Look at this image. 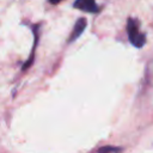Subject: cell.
<instances>
[{"instance_id":"6da1fadb","label":"cell","mask_w":153,"mask_h":153,"mask_svg":"<svg viewBox=\"0 0 153 153\" xmlns=\"http://www.w3.org/2000/svg\"><path fill=\"white\" fill-rule=\"evenodd\" d=\"M127 33L129 42L135 48H142L146 44V35L140 31V22L136 18H128L127 20Z\"/></svg>"},{"instance_id":"7a4b0ae2","label":"cell","mask_w":153,"mask_h":153,"mask_svg":"<svg viewBox=\"0 0 153 153\" xmlns=\"http://www.w3.org/2000/svg\"><path fill=\"white\" fill-rule=\"evenodd\" d=\"M73 7L76 10H80L82 12L87 13H98L99 7L96 2V0H75L73 2Z\"/></svg>"},{"instance_id":"3957f363","label":"cell","mask_w":153,"mask_h":153,"mask_svg":"<svg viewBox=\"0 0 153 153\" xmlns=\"http://www.w3.org/2000/svg\"><path fill=\"white\" fill-rule=\"evenodd\" d=\"M86 26H87V20H86V18H79V19L75 22L74 27H73V30H72V32H71L69 38H68L67 42H68V43H72V42H74L75 39H78V38L82 35V32L85 31Z\"/></svg>"},{"instance_id":"277c9868","label":"cell","mask_w":153,"mask_h":153,"mask_svg":"<svg viewBox=\"0 0 153 153\" xmlns=\"http://www.w3.org/2000/svg\"><path fill=\"white\" fill-rule=\"evenodd\" d=\"M39 24H35L32 25V32H33V37H35V42H33V45H32V50H31V54L27 59V61L23 65V71L27 69L31 65H32V61H33V55H35V50H36V47H37V43H38V37H39Z\"/></svg>"},{"instance_id":"5b68a950","label":"cell","mask_w":153,"mask_h":153,"mask_svg":"<svg viewBox=\"0 0 153 153\" xmlns=\"http://www.w3.org/2000/svg\"><path fill=\"white\" fill-rule=\"evenodd\" d=\"M122 151V148L120 147H114V146H105V147H102L98 153H120Z\"/></svg>"},{"instance_id":"8992f818","label":"cell","mask_w":153,"mask_h":153,"mask_svg":"<svg viewBox=\"0 0 153 153\" xmlns=\"http://www.w3.org/2000/svg\"><path fill=\"white\" fill-rule=\"evenodd\" d=\"M48 1H49L51 5H57V4H60L62 0H48Z\"/></svg>"}]
</instances>
